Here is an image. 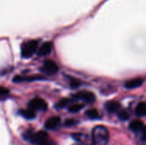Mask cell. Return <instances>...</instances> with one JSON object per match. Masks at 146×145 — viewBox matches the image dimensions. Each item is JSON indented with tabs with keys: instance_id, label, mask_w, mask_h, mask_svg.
Listing matches in <instances>:
<instances>
[{
	"instance_id": "cell-3",
	"label": "cell",
	"mask_w": 146,
	"mask_h": 145,
	"mask_svg": "<svg viewBox=\"0 0 146 145\" xmlns=\"http://www.w3.org/2000/svg\"><path fill=\"white\" fill-rule=\"evenodd\" d=\"M40 70L46 75H54L58 72V66L55 62L51 60H47L44 62Z\"/></svg>"
},
{
	"instance_id": "cell-24",
	"label": "cell",
	"mask_w": 146,
	"mask_h": 145,
	"mask_svg": "<svg viewBox=\"0 0 146 145\" xmlns=\"http://www.w3.org/2000/svg\"><path fill=\"white\" fill-rule=\"evenodd\" d=\"M74 124H76V121H74V120H67L64 123V125L67 126H74Z\"/></svg>"
},
{
	"instance_id": "cell-5",
	"label": "cell",
	"mask_w": 146,
	"mask_h": 145,
	"mask_svg": "<svg viewBox=\"0 0 146 145\" xmlns=\"http://www.w3.org/2000/svg\"><path fill=\"white\" fill-rule=\"evenodd\" d=\"M28 107L30 109L33 110L34 112L36 110L37 111H45L47 109V103L42 98L35 97L29 102Z\"/></svg>"
},
{
	"instance_id": "cell-7",
	"label": "cell",
	"mask_w": 146,
	"mask_h": 145,
	"mask_svg": "<svg viewBox=\"0 0 146 145\" xmlns=\"http://www.w3.org/2000/svg\"><path fill=\"white\" fill-rule=\"evenodd\" d=\"M49 136L46 132L44 131H40L37 133H33L31 138L29 139V142H31L33 144H39L44 140L48 139Z\"/></svg>"
},
{
	"instance_id": "cell-12",
	"label": "cell",
	"mask_w": 146,
	"mask_h": 145,
	"mask_svg": "<svg viewBox=\"0 0 146 145\" xmlns=\"http://www.w3.org/2000/svg\"><path fill=\"white\" fill-rule=\"evenodd\" d=\"M121 106L119 103L116 102H109L106 104V109L110 113H119L121 109Z\"/></svg>"
},
{
	"instance_id": "cell-13",
	"label": "cell",
	"mask_w": 146,
	"mask_h": 145,
	"mask_svg": "<svg viewBox=\"0 0 146 145\" xmlns=\"http://www.w3.org/2000/svg\"><path fill=\"white\" fill-rule=\"evenodd\" d=\"M135 114L138 117H144L146 115V104L142 102L138 104L135 109Z\"/></svg>"
},
{
	"instance_id": "cell-1",
	"label": "cell",
	"mask_w": 146,
	"mask_h": 145,
	"mask_svg": "<svg viewBox=\"0 0 146 145\" xmlns=\"http://www.w3.org/2000/svg\"><path fill=\"white\" fill-rule=\"evenodd\" d=\"M110 139V133L106 127L103 126H95L92 132V145H107Z\"/></svg>"
},
{
	"instance_id": "cell-11",
	"label": "cell",
	"mask_w": 146,
	"mask_h": 145,
	"mask_svg": "<svg viewBox=\"0 0 146 145\" xmlns=\"http://www.w3.org/2000/svg\"><path fill=\"white\" fill-rule=\"evenodd\" d=\"M145 79L143 78H135L133 79L128 80L127 82H126L125 84V87L128 90H133L136 88H139V86H141L144 83Z\"/></svg>"
},
{
	"instance_id": "cell-18",
	"label": "cell",
	"mask_w": 146,
	"mask_h": 145,
	"mask_svg": "<svg viewBox=\"0 0 146 145\" xmlns=\"http://www.w3.org/2000/svg\"><path fill=\"white\" fill-rule=\"evenodd\" d=\"M72 138L78 142H83L86 139V135H85L84 133H73Z\"/></svg>"
},
{
	"instance_id": "cell-17",
	"label": "cell",
	"mask_w": 146,
	"mask_h": 145,
	"mask_svg": "<svg viewBox=\"0 0 146 145\" xmlns=\"http://www.w3.org/2000/svg\"><path fill=\"white\" fill-rule=\"evenodd\" d=\"M70 99L68 98H64V99H62L61 101H59L56 104V109H64L65 107H67L69 103H70Z\"/></svg>"
},
{
	"instance_id": "cell-14",
	"label": "cell",
	"mask_w": 146,
	"mask_h": 145,
	"mask_svg": "<svg viewBox=\"0 0 146 145\" xmlns=\"http://www.w3.org/2000/svg\"><path fill=\"white\" fill-rule=\"evenodd\" d=\"M20 115L22 117H24L25 119H27V120H33L36 116V113L33 110L30 109H25V110H21L20 111Z\"/></svg>"
},
{
	"instance_id": "cell-8",
	"label": "cell",
	"mask_w": 146,
	"mask_h": 145,
	"mask_svg": "<svg viewBox=\"0 0 146 145\" xmlns=\"http://www.w3.org/2000/svg\"><path fill=\"white\" fill-rule=\"evenodd\" d=\"M44 78L39 75H33V76H15L13 79L15 83H21V82H32L35 80H42Z\"/></svg>"
},
{
	"instance_id": "cell-19",
	"label": "cell",
	"mask_w": 146,
	"mask_h": 145,
	"mask_svg": "<svg viewBox=\"0 0 146 145\" xmlns=\"http://www.w3.org/2000/svg\"><path fill=\"white\" fill-rule=\"evenodd\" d=\"M118 116H119V119L121 121H127L129 118V114L126 110H121L118 113Z\"/></svg>"
},
{
	"instance_id": "cell-15",
	"label": "cell",
	"mask_w": 146,
	"mask_h": 145,
	"mask_svg": "<svg viewBox=\"0 0 146 145\" xmlns=\"http://www.w3.org/2000/svg\"><path fill=\"white\" fill-rule=\"evenodd\" d=\"M86 116H87L88 118H90V119H92V120H97V119L99 118V114H98V112L96 109H88V110L86 111Z\"/></svg>"
},
{
	"instance_id": "cell-21",
	"label": "cell",
	"mask_w": 146,
	"mask_h": 145,
	"mask_svg": "<svg viewBox=\"0 0 146 145\" xmlns=\"http://www.w3.org/2000/svg\"><path fill=\"white\" fill-rule=\"evenodd\" d=\"M9 93V91L5 88V87H3V86H0V97H4V96H7L8 94Z\"/></svg>"
},
{
	"instance_id": "cell-22",
	"label": "cell",
	"mask_w": 146,
	"mask_h": 145,
	"mask_svg": "<svg viewBox=\"0 0 146 145\" xmlns=\"http://www.w3.org/2000/svg\"><path fill=\"white\" fill-rule=\"evenodd\" d=\"M38 145H56V144L55 141H53V140L48 138V139L44 140V142H42L41 144H39Z\"/></svg>"
},
{
	"instance_id": "cell-2",
	"label": "cell",
	"mask_w": 146,
	"mask_h": 145,
	"mask_svg": "<svg viewBox=\"0 0 146 145\" xmlns=\"http://www.w3.org/2000/svg\"><path fill=\"white\" fill-rule=\"evenodd\" d=\"M38 46V40H29L21 45V56L23 58H30L37 51Z\"/></svg>"
},
{
	"instance_id": "cell-16",
	"label": "cell",
	"mask_w": 146,
	"mask_h": 145,
	"mask_svg": "<svg viewBox=\"0 0 146 145\" xmlns=\"http://www.w3.org/2000/svg\"><path fill=\"white\" fill-rule=\"evenodd\" d=\"M83 108H84V104L75 103V104H73V105H71V106L68 107V111L71 112V113H78V112H80Z\"/></svg>"
},
{
	"instance_id": "cell-23",
	"label": "cell",
	"mask_w": 146,
	"mask_h": 145,
	"mask_svg": "<svg viewBox=\"0 0 146 145\" xmlns=\"http://www.w3.org/2000/svg\"><path fill=\"white\" fill-rule=\"evenodd\" d=\"M33 132H31V131H27V132H26L24 134H23V138L25 139V140H27V141H29V139L31 138V137H32V135H33Z\"/></svg>"
},
{
	"instance_id": "cell-20",
	"label": "cell",
	"mask_w": 146,
	"mask_h": 145,
	"mask_svg": "<svg viewBox=\"0 0 146 145\" xmlns=\"http://www.w3.org/2000/svg\"><path fill=\"white\" fill-rule=\"evenodd\" d=\"M80 85H81V82H80L79 79H74V78H71V79H70V86H71L73 89L78 88Z\"/></svg>"
},
{
	"instance_id": "cell-9",
	"label": "cell",
	"mask_w": 146,
	"mask_h": 145,
	"mask_svg": "<svg viewBox=\"0 0 146 145\" xmlns=\"http://www.w3.org/2000/svg\"><path fill=\"white\" fill-rule=\"evenodd\" d=\"M60 125H61V119L59 117L54 116L52 118L48 119L45 121L44 126L48 130H56L60 126Z\"/></svg>"
},
{
	"instance_id": "cell-4",
	"label": "cell",
	"mask_w": 146,
	"mask_h": 145,
	"mask_svg": "<svg viewBox=\"0 0 146 145\" xmlns=\"http://www.w3.org/2000/svg\"><path fill=\"white\" fill-rule=\"evenodd\" d=\"M129 129L137 133V134H141V139L145 142V126L144 123L139 120H135L132 121L129 125Z\"/></svg>"
},
{
	"instance_id": "cell-10",
	"label": "cell",
	"mask_w": 146,
	"mask_h": 145,
	"mask_svg": "<svg viewBox=\"0 0 146 145\" xmlns=\"http://www.w3.org/2000/svg\"><path fill=\"white\" fill-rule=\"evenodd\" d=\"M52 48H53V44H52V42L48 41V42L44 43V44L40 46V48L38 49V52H37V53H38V56H45L49 55V54L51 52Z\"/></svg>"
},
{
	"instance_id": "cell-6",
	"label": "cell",
	"mask_w": 146,
	"mask_h": 145,
	"mask_svg": "<svg viewBox=\"0 0 146 145\" xmlns=\"http://www.w3.org/2000/svg\"><path fill=\"white\" fill-rule=\"evenodd\" d=\"M73 98L75 100H80L86 103H92L95 101V96L90 91H80L74 94Z\"/></svg>"
}]
</instances>
